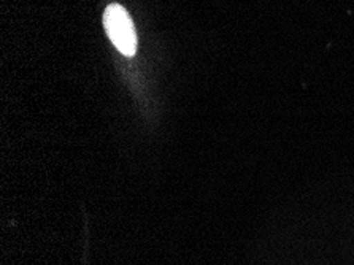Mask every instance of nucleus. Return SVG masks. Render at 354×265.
Wrapping results in <instances>:
<instances>
[{
    "mask_svg": "<svg viewBox=\"0 0 354 265\" xmlns=\"http://www.w3.org/2000/svg\"><path fill=\"white\" fill-rule=\"evenodd\" d=\"M104 26L110 40L115 46L126 56H133L137 50V35L133 29L131 16L124 7L118 3H111L105 8Z\"/></svg>",
    "mask_w": 354,
    "mask_h": 265,
    "instance_id": "obj_1",
    "label": "nucleus"
}]
</instances>
